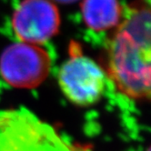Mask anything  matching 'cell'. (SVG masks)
<instances>
[{
	"label": "cell",
	"instance_id": "3957f363",
	"mask_svg": "<svg viewBox=\"0 0 151 151\" xmlns=\"http://www.w3.org/2000/svg\"><path fill=\"white\" fill-rule=\"evenodd\" d=\"M107 80L103 67L84 55L80 45L72 41L68 58L58 74V86L67 99L78 106H93L103 96Z\"/></svg>",
	"mask_w": 151,
	"mask_h": 151
},
{
	"label": "cell",
	"instance_id": "52a82bcc",
	"mask_svg": "<svg viewBox=\"0 0 151 151\" xmlns=\"http://www.w3.org/2000/svg\"><path fill=\"white\" fill-rule=\"evenodd\" d=\"M54 3H59V4H64V5H68V4H73L75 2L78 1V0H51Z\"/></svg>",
	"mask_w": 151,
	"mask_h": 151
},
{
	"label": "cell",
	"instance_id": "5b68a950",
	"mask_svg": "<svg viewBox=\"0 0 151 151\" xmlns=\"http://www.w3.org/2000/svg\"><path fill=\"white\" fill-rule=\"evenodd\" d=\"M11 24L20 42L41 46L58 33L61 17L51 0H22L14 10Z\"/></svg>",
	"mask_w": 151,
	"mask_h": 151
},
{
	"label": "cell",
	"instance_id": "277c9868",
	"mask_svg": "<svg viewBox=\"0 0 151 151\" xmlns=\"http://www.w3.org/2000/svg\"><path fill=\"white\" fill-rule=\"evenodd\" d=\"M51 67V57L45 48L20 41L6 47L0 56V76L17 88L38 87L47 78Z\"/></svg>",
	"mask_w": 151,
	"mask_h": 151
},
{
	"label": "cell",
	"instance_id": "ba28073f",
	"mask_svg": "<svg viewBox=\"0 0 151 151\" xmlns=\"http://www.w3.org/2000/svg\"><path fill=\"white\" fill-rule=\"evenodd\" d=\"M147 151H151V146H150V147H148V149H147Z\"/></svg>",
	"mask_w": 151,
	"mask_h": 151
},
{
	"label": "cell",
	"instance_id": "6da1fadb",
	"mask_svg": "<svg viewBox=\"0 0 151 151\" xmlns=\"http://www.w3.org/2000/svg\"><path fill=\"white\" fill-rule=\"evenodd\" d=\"M104 56L103 68L118 92L130 99L151 101V0L124 7Z\"/></svg>",
	"mask_w": 151,
	"mask_h": 151
},
{
	"label": "cell",
	"instance_id": "7a4b0ae2",
	"mask_svg": "<svg viewBox=\"0 0 151 151\" xmlns=\"http://www.w3.org/2000/svg\"><path fill=\"white\" fill-rule=\"evenodd\" d=\"M0 151H92L65 140L27 109L0 111Z\"/></svg>",
	"mask_w": 151,
	"mask_h": 151
},
{
	"label": "cell",
	"instance_id": "8992f818",
	"mask_svg": "<svg viewBox=\"0 0 151 151\" xmlns=\"http://www.w3.org/2000/svg\"><path fill=\"white\" fill-rule=\"evenodd\" d=\"M80 10L84 24L91 30L101 32L117 27L124 7L119 0H82Z\"/></svg>",
	"mask_w": 151,
	"mask_h": 151
}]
</instances>
